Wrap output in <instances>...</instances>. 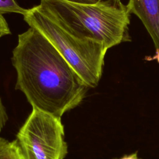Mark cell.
I'll return each instance as SVG.
<instances>
[{
  "label": "cell",
  "mask_w": 159,
  "mask_h": 159,
  "mask_svg": "<svg viewBox=\"0 0 159 159\" xmlns=\"http://www.w3.org/2000/svg\"><path fill=\"white\" fill-rule=\"evenodd\" d=\"M11 59L17 73L16 89L32 108L61 118L85 97L89 87L35 29L29 27L19 34Z\"/></svg>",
  "instance_id": "6da1fadb"
},
{
  "label": "cell",
  "mask_w": 159,
  "mask_h": 159,
  "mask_svg": "<svg viewBox=\"0 0 159 159\" xmlns=\"http://www.w3.org/2000/svg\"><path fill=\"white\" fill-rule=\"evenodd\" d=\"M114 159H141L139 158L137 156V152H135L133 153L132 154L130 155H124L123 156L122 158H114Z\"/></svg>",
  "instance_id": "9c48e42d"
},
{
  "label": "cell",
  "mask_w": 159,
  "mask_h": 159,
  "mask_svg": "<svg viewBox=\"0 0 159 159\" xmlns=\"http://www.w3.org/2000/svg\"><path fill=\"white\" fill-rule=\"evenodd\" d=\"M70 1L74 2H77V3L93 4V3H94L97 0H70Z\"/></svg>",
  "instance_id": "8fae6325"
},
{
  "label": "cell",
  "mask_w": 159,
  "mask_h": 159,
  "mask_svg": "<svg viewBox=\"0 0 159 159\" xmlns=\"http://www.w3.org/2000/svg\"><path fill=\"white\" fill-rule=\"evenodd\" d=\"M22 16L29 27L53 45L89 88L98 84L108 50L102 43L74 35L38 5L27 9Z\"/></svg>",
  "instance_id": "7a4b0ae2"
},
{
  "label": "cell",
  "mask_w": 159,
  "mask_h": 159,
  "mask_svg": "<svg viewBox=\"0 0 159 159\" xmlns=\"http://www.w3.org/2000/svg\"><path fill=\"white\" fill-rule=\"evenodd\" d=\"M7 120H8V117H7V113L6 112L5 108L0 98V131L5 126Z\"/></svg>",
  "instance_id": "ba28073f"
},
{
  "label": "cell",
  "mask_w": 159,
  "mask_h": 159,
  "mask_svg": "<svg viewBox=\"0 0 159 159\" xmlns=\"http://www.w3.org/2000/svg\"><path fill=\"white\" fill-rule=\"evenodd\" d=\"M9 34H11V30L8 24L4 17L3 14L0 12V38Z\"/></svg>",
  "instance_id": "52a82bcc"
},
{
  "label": "cell",
  "mask_w": 159,
  "mask_h": 159,
  "mask_svg": "<svg viewBox=\"0 0 159 159\" xmlns=\"http://www.w3.org/2000/svg\"><path fill=\"white\" fill-rule=\"evenodd\" d=\"M130 13L121 0H97L93 4L70 1L63 18L75 34L102 43L107 49L130 41Z\"/></svg>",
  "instance_id": "3957f363"
},
{
  "label": "cell",
  "mask_w": 159,
  "mask_h": 159,
  "mask_svg": "<svg viewBox=\"0 0 159 159\" xmlns=\"http://www.w3.org/2000/svg\"><path fill=\"white\" fill-rule=\"evenodd\" d=\"M146 60H156L158 63H159V49L156 50V53L155 55L152 56V57H145Z\"/></svg>",
  "instance_id": "30bf717a"
},
{
  "label": "cell",
  "mask_w": 159,
  "mask_h": 159,
  "mask_svg": "<svg viewBox=\"0 0 159 159\" xmlns=\"http://www.w3.org/2000/svg\"><path fill=\"white\" fill-rule=\"evenodd\" d=\"M0 159H23L16 140L9 142L0 137Z\"/></svg>",
  "instance_id": "8992f818"
},
{
  "label": "cell",
  "mask_w": 159,
  "mask_h": 159,
  "mask_svg": "<svg viewBox=\"0 0 159 159\" xmlns=\"http://www.w3.org/2000/svg\"><path fill=\"white\" fill-rule=\"evenodd\" d=\"M61 118L33 108L17 134L23 159H63L68 153Z\"/></svg>",
  "instance_id": "277c9868"
},
{
  "label": "cell",
  "mask_w": 159,
  "mask_h": 159,
  "mask_svg": "<svg viewBox=\"0 0 159 159\" xmlns=\"http://www.w3.org/2000/svg\"><path fill=\"white\" fill-rule=\"evenodd\" d=\"M130 13L136 15L150 35L156 50L159 49V0H129Z\"/></svg>",
  "instance_id": "5b68a950"
}]
</instances>
